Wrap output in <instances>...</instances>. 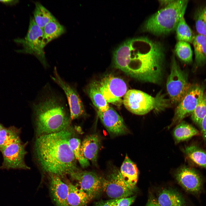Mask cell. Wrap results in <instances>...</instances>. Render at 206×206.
Here are the masks:
<instances>
[{
    "label": "cell",
    "mask_w": 206,
    "mask_h": 206,
    "mask_svg": "<svg viewBox=\"0 0 206 206\" xmlns=\"http://www.w3.org/2000/svg\"><path fill=\"white\" fill-rule=\"evenodd\" d=\"M70 175L92 200L103 190L104 178L94 172L80 170Z\"/></svg>",
    "instance_id": "13"
},
{
    "label": "cell",
    "mask_w": 206,
    "mask_h": 206,
    "mask_svg": "<svg viewBox=\"0 0 206 206\" xmlns=\"http://www.w3.org/2000/svg\"><path fill=\"white\" fill-rule=\"evenodd\" d=\"M18 1H19L18 0H0V2H2L5 5H12L15 4L17 3Z\"/></svg>",
    "instance_id": "37"
},
{
    "label": "cell",
    "mask_w": 206,
    "mask_h": 206,
    "mask_svg": "<svg viewBox=\"0 0 206 206\" xmlns=\"http://www.w3.org/2000/svg\"><path fill=\"white\" fill-rule=\"evenodd\" d=\"M98 84L100 91L108 103L118 106L122 105V98L127 91L126 84L123 80L112 75H108Z\"/></svg>",
    "instance_id": "9"
},
{
    "label": "cell",
    "mask_w": 206,
    "mask_h": 206,
    "mask_svg": "<svg viewBox=\"0 0 206 206\" xmlns=\"http://www.w3.org/2000/svg\"><path fill=\"white\" fill-rule=\"evenodd\" d=\"M188 2L187 0H171L146 21L143 30L158 35L173 31L184 16Z\"/></svg>",
    "instance_id": "4"
},
{
    "label": "cell",
    "mask_w": 206,
    "mask_h": 206,
    "mask_svg": "<svg viewBox=\"0 0 206 206\" xmlns=\"http://www.w3.org/2000/svg\"><path fill=\"white\" fill-rule=\"evenodd\" d=\"M116 199L107 200H101L95 203V206H114V203Z\"/></svg>",
    "instance_id": "34"
},
{
    "label": "cell",
    "mask_w": 206,
    "mask_h": 206,
    "mask_svg": "<svg viewBox=\"0 0 206 206\" xmlns=\"http://www.w3.org/2000/svg\"><path fill=\"white\" fill-rule=\"evenodd\" d=\"M73 133L68 128L37 136L35 143V153L38 163L44 172L62 177L80 170L68 143Z\"/></svg>",
    "instance_id": "2"
},
{
    "label": "cell",
    "mask_w": 206,
    "mask_h": 206,
    "mask_svg": "<svg viewBox=\"0 0 206 206\" xmlns=\"http://www.w3.org/2000/svg\"><path fill=\"white\" fill-rule=\"evenodd\" d=\"M52 80L63 90L68 103L71 120L78 118L84 113L82 102L76 90L69 84L63 80L59 74L56 67L53 75L51 76Z\"/></svg>",
    "instance_id": "11"
},
{
    "label": "cell",
    "mask_w": 206,
    "mask_h": 206,
    "mask_svg": "<svg viewBox=\"0 0 206 206\" xmlns=\"http://www.w3.org/2000/svg\"><path fill=\"white\" fill-rule=\"evenodd\" d=\"M88 92L93 104L98 110L103 111L109 108L108 103L100 90L98 82H94L91 83L88 87Z\"/></svg>",
    "instance_id": "22"
},
{
    "label": "cell",
    "mask_w": 206,
    "mask_h": 206,
    "mask_svg": "<svg viewBox=\"0 0 206 206\" xmlns=\"http://www.w3.org/2000/svg\"><path fill=\"white\" fill-rule=\"evenodd\" d=\"M160 43L146 37L128 39L113 53L114 66L140 81L155 84L162 80L165 61Z\"/></svg>",
    "instance_id": "1"
},
{
    "label": "cell",
    "mask_w": 206,
    "mask_h": 206,
    "mask_svg": "<svg viewBox=\"0 0 206 206\" xmlns=\"http://www.w3.org/2000/svg\"><path fill=\"white\" fill-rule=\"evenodd\" d=\"M204 87L191 85L187 93L176 107L171 126L179 123L185 117L191 114L204 94Z\"/></svg>",
    "instance_id": "10"
},
{
    "label": "cell",
    "mask_w": 206,
    "mask_h": 206,
    "mask_svg": "<svg viewBox=\"0 0 206 206\" xmlns=\"http://www.w3.org/2000/svg\"><path fill=\"white\" fill-rule=\"evenodd\" d=\"M191 114L193 121L200 128L202 120L206 114V92L204 93Z\"/></svg>",
    "instance_id": "32"
},
{
    "label": "cell",
    "mask_w": 206,
    "mask_h": 206,
    "mask_svg": "<svg viewBox=\"0 0 206 206\" xmlns=\"http://www.w3.org/2000/svg\"><path fill=\"white\" fill-rule=\"evenodd\" d=\"M194 18L198 34L206 35V5H202L197 8Z\"/></svg>",
    "instance_id": "28"
},
{
    "label": "cell",
    "mask_w": 206,
    "mask_h": 206,
    "mask_svg": "<svg viewBox=\"0 0 206 206\" xmlns=\"http://www.w3.org/2000/svg\"><path fill=\"white\" fill-rule=\"evenodd\" d=\"M103 190L111 199L132 196L134 191L128 186L120 171L116 169H114L106 178H104Z\"/></svg>",
    "instance_id": "12"
},
{
    "label": "cell",
    "mask_w": 206,
    "mask_h": 206,
    "mask_svg": "<svg viewBox=\"0 0 206 206\" xmlns=\"http://www.w3.org/2000/svg\"><path fill=\"white\" fill-rule=\"evenodd\" d=\"M49 189L51 195L56 206H68L67 198L69 192L66 180L58 175L49 174Z\"/></svg>",
    "instance_id": "16"
},
{
    "label": "cell",
    "mask_w": 206,
    "mask_h": 206,
    "mask_svg": "<svg viewBox=\"0 0 206 206\" xmlns=\"http://www.w3.org/2000/svg\"><path fill=\"white\" fill-rule=\"evenodd\" d=\"M26 145L20 139L1 150L3 161L0 169H29L25 161Z\"/></svg>",
    "instance_id": "8"
},
{
    "label": "cell",
    "mask_w": 206,
    "mask_h": 206,
    "mask_svg": "<svg viewBox=\"0 0 206 206\" xmlns=\"http://www.w3.org/2000/svg\"><path fill=\"white\" fill-rule=\"evenodd\" d=\"M15 41L23 46L19 52L29 54L35 56L45 68L48 66L44 51L46 45L43 40L42 29L35 22L33 17H31L27 34L23 39H16Z\"/></svg>",
    "instance_id": "6"
},
{
    "label": "cell",
    "mask_w": 206,
    "mask_h": 206,
    "mask_svg": "<svg viewBox=\"0 0 206 206\" xmlns=\"http://www.w3.org/2000/svg\"><path fill=\"white\" fill-rule=\"evenodd\" d=\"M195 54V64L201 66L206 63V35L198 34L193 36L192 42Z\"/></svg>",
    "instance_id": "21"
},
{
    "label": "cell",
    "mask_w": 206,
    "mask_h": 206,
    "mask_svg": "<svg viewBox=\"0 0 206 206\" xmlns=\"http://www.w3.org/2000/svg\"><path fill=\"white\" fill-rule=\"evenodd\" d=\"M72 136L69 139V145L76 159L81 166L83 168H86L90 165V164L89 161L84 157L81 151L80 140L77 138L72 137Z\"/></svg>",
    "instance_id": "31"
},
{
    "label": "cell",
    "mask_w": 206,
    "mask_h": 206,
    "mask_svg": "<svg viewBox=\"0 0 206 206\" xmlns=\"http://www.w3.org/2000/svg\"><path fill=\"white\" fill-rule=\"evenodd\" d=\"M191 85L187 76L177 64L175 57H172L170 74L167 82L166 87L170 101L179 104L185 96Z\"/></svg>",
    "instance_id": "7"
},
{
    "label": "cell",
    "mask_w": 206,
    "mask_h": 206,
    "mask_svg": "<svg viewBox=\"0 0 206 206\" xmlns=\"http://www.w3.org/2000/svg\"><path fill=\"white\" fill-rule=\"evenodd\" d=\"M175 30L177 38L179 41L192 43L194 35L185 20L184 16L180 18Z\"/></svg>",
    "instance_id": "29"
},
{
    "label": "cell",
    "mask_w": 206,
    "mask_h": 206,
    "mask_svg": "<svg viewBox=\"0 0 206 206\" xmlns=\"http://www.w3.org/2000/svg\"><path fill=\"white\" fill-rule=\"evenodd\" d=\"M146 206H161L157 200L153 197H150Z\"/></svg>",
    "instance_id": "36"
},
{
    "label": "cell",
    "mask_w": 206,
    "mask_h": 206,
    "mask_svg": "<svg viewBox=\"0 0 206 206\" xmlns=\"http://www.w3.org/2000/svg\"><path fill=\"white\" fill-rule=\"evenodd\" d=\"M136 196L117 199L114 203V206H130L134 201Z\"/></svg>",
    "instance_id": "33"
},
{
    "label": "cell",
    "mask_w": 206,
    "mask_h": 206,
    "mask_svg": "<svg viewBox=\"0 0 206 206\" xmlns=\"http://www.w3.org/2000/svg\"><path fill=\"white\" fill-rule=\"evenodd\" d=\"M3 127V126H2V125L0 124V131L2 129V128Z\"/></svg>",
    "instance_id": "38"
},
{
    "label": "cell",
    "mask_w": 206,
    "mask_h": 206,
    "mask_svg": "<svg viewBox=\"0 0 206 206\" xmlns=\"http://www.w3.org/2000/svg\"><path fill=\"white\" fill-rule=\"evenodd\" d=\"M43 40L46 45L52 40L65 33L64 27L56 20H53L47 23L42 29Z\"/></svg>",
    "instance_id": "23"
},
{
    "label": "cell",
    "mask_w": 206,
    "mask_h": 206,
    "mask_svg": "<svg viewBox=\"0 0 206 206\" xmlns=\"http://www.w3.org/2000/svg\"><path fill=\"white\" fill-rule=\"evenodd\" d=\"M170 100L164 94L159 93L153 97L140 90L131 89L124 96L123 103L125 108L134 114L143 115L151 110L160 111L171 105Z\"/></svg>",
    "instance_id": "5"
},
{
    "label": "cell",
    "mask_w": 206,
    "mask_h": 206,
    "mask_svg": "<svg viewBox=\"0 0 206 206\" xmlns=\"http://www.w3.org/2000/svg\"><path fill=\"white\" fill-rule=\"evenodd\" d=\"M183 151L195 163L206 169V151L194 145L185 147Z\"/></svg>",
    "instance_id": "26"
},
{
    "label": "cell",
    "mask_w": 206,
    "mask_h": 206,
    "mask_svg": "<svg viewBox=\"0 0 206 206\" xmlns=\"http://www.w3.org/2000/svg\"><path fill=\"white\" fill-rule=\"evenodd\" d=\"M179 124L173 132L174 137L177 142L188 139L199 134V131L191 125L183 121Z\"/></svg>",
    "instance_id": "24"
},
{
    "label": "cell",
    "mask_w": 206,
    "mask_h": 206,
    "mask_svg": "<svg viewBox=\"0 0 206 206\" xmlns=\"http://www.w3.org/2000/svg\"><path fill=\"white\" fill-rule=\"evenodd\" d=\"M120 171L126 185L130 188L135 190L138 179V171L136 165L127 154Z\"/></svg>",
    "instance_id": "18"
},
{
    "label": "cell",
    "mask_w": 206,
    "mask_h": 206,
    "mask_svg": "<svg viewBox=\"0 0 206 206\" xmlns=\"http://www.w3.org/2000/svg\"><path fill=\"white\" fill-rule=\"evenodd\" d=\"M175 52L178 58L183 62L190 63L193 61V51L189 43L179 41L175 47Z\"/></svg>",
    "instance_id": "30"
},
{
    "label": "cell",
    "mask_w": 206,
    "mask_h": 206,
    "mask_svg": "<svg viewBox=\"0 0 206 206\" xmlns=\"http://www.w3.org/2000/svg\"><path fill=\"white\" fill-rule=\"evenodd\" d=\"M97 114L101 121L109 134L116 136L126 134L128 129L122 117L112 107L106 110H97Z\"/></svg>",
    "instance_id": "15"
},
{
    "label": "cell",
    "mask_w": 206,
    "mask_h": 206,
    "mask_svg": "<svg viewBox=\"0 0 206 206\" xmlns=\"http://www.w3.org/2000/svg\"><path fill=\"white\" fill-rule=\"evenodd\" d=\"M200 128L203 138L206 145V114L202 120Z\"/></svg>",
    "instance_id": "35"
},
{
    "label": "cell",
    "mask_w": 206,
    "mask_h": 206,
    "mask_svg": "<svg viewBox=\"0 0 206 206\" xmlns=\"http://www.w3.org/2000/svg\"><path fill=\"white\" fill-rule=\"evenodd\" d=\"M19 130L14 126L3 127L0 131V151L20 139Z\"/></svg>",
    "instance_id": "27"
},
{
    "label": "cell",
    "mask_w": 206,
    "mask_h": 206,
    "mask_svg": "<svg viewBox=\"0 0 206 206\" xmlns=\"http://www.w3.org/2000/svg\"><path fill=\"white\" fill-rule=\"evenodd\" d=\"M69 187L67 198L68 206H85L92 200L90 197L77 185L65 180Z\"/></svg>",
    "instance_id": "19"
},
{
    "label": "cell",
    "mask_w": 206,
    "mask_h": 206,
    "mask_svg": "<svg viewBox=\"0 0 206 206\" xmlns=\"http://www.w3.org/2000/svg\"><path fill=\"white\" fill-rule=\"evenodd\" d=\"M100 141L98 136L93 134L86 136L81 143L80 150L84 157L96 165Z\"/></svg>",
    "instance_id": "17"
},
{
    "label": "cell",
    "mask_w": 206,
    "mask_h": 206,
    "mask_svg": "<svg viewBox=\"0 0 206 206\" xmlns=\"http://www.w3.org/2000/svg\"><path fill=\"white\" fill-rule=\"evenodd\" d=\"M176 180L186 191L194 195L201 192L203 186L202 177L194 169L184 166L179 169L175 174Z\"/></svg>",
    "instance_id": "14"
},
{
    "label": "cell",
    "mask_w": 206,
    "mask_h": 206,
    "mask_svg": "<svg viewBox=\"0 0 206 206\" xmlns=\"http://www.w3.org/2000/svg\"><path fill=\"white\" fill-rule=\"evenodd\" d=\"M35 5L33 17L36 24L42 29L47 23L56 19L48 9L39 2H36Z\"/></svg>",
    "instance_id": "25"
},
{
    "label": "cell",
    "mask_w": 206,
    "mask_h": 206,
    "mask_svg": "<svg viewBox=\"0 0 206 206\" xmlns=\"http://www.w3.org/2000/svg\"><path fill=\"white\" fill-rule=\"evenodd\" d=\"M157 201L161 206H184L183 198L178 192L171 189H165L159 194Z\"/></svg>",
    "instance_id": "20"
},
{
    "label": "cell",
    "mask_w": 206,
    "mask_h": 206,
    "mask_svg": "<svg viewBox=\"0 0 206 206\" xmlns=\"http://www.w3.org/2000/svg\"><path fill=\"white\" fill-rule=\"evenodd\" d=\"M46 89L32 106L37 136L66 129L71 120L64 99Z\"/></svg>",
    "instance_id": "3"
}]
</instances>
